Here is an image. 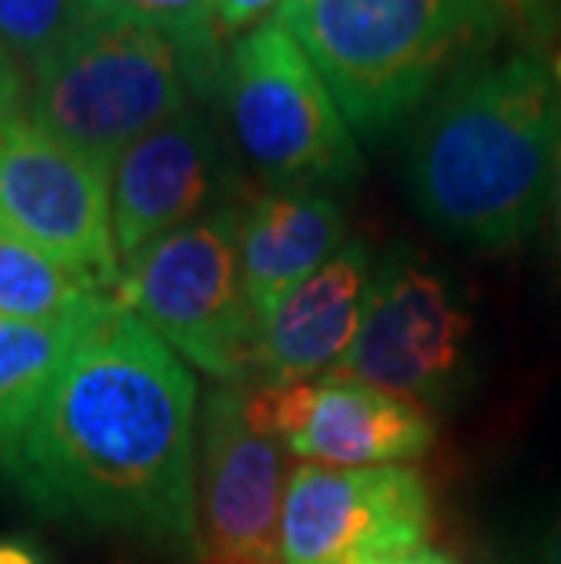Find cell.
I'll list each match as a JSON object with an SVG mask.
<instances>
[{
    "label": "cell",
    "mask_w": 561,
    "mask_h": 564,
    "mask_svg": "<svg viewBox=\"0 0 561 564\" xmlns=\"http://www.w3.org/2000/svg\"><path fill=\"white\" fill-rule=\"evenodd\" d=\"M273 19L362 139L412 121L460 66L504 44L474 0H284Z\"/></svg>",
    "instance_id": "cell-3"
},
{
    "label": "cell",
    "mask_w": 561,
    "mask_h": 564,
    "mask_svg": "<svg viewBox=\"0 0 561 564\" xmlns=\"http://www.w3.org/2000/svg\"><path fill=\"white\" fill-rule=\"evenodd\" d=\"M499 564H561V488L532 507V518L507 539Z\"/></svg>",
    "instance_id": "cell-20"
},
{
    "label": "cell",
    "mask_w": 561,
    "mask_h": 564,
    "mask_svg": "<svg viewBox=\"0 0 561 564\" xmlns=\"http://www.w3.org/2000/svg\"><path fill=\"white\" fill-rule=\"evenodd\" d=\"M26 106H30L26 66H22L15 52L0 41V128L26 117Z\"/></svg>",
    "instance_id": "cell-21"
},
{
    "label": "cell",
    "mask_w": 561,
    "mask_h": 564,
    "mask_svg": "<svg viewBox=\"0 0 561 564\" xmlns=\"http://www.w3.org/2000/svg\"><path fill=\"white\" fill-rule=\"evenodd\" d=\"M230 172L205 113L186 110L153 128L110 167V230L117 259L226 208Z\"/></svg>",
    "instance_id": "cell-12"
},
{
    "label": "cell",
    "mask_w": 561,
    "mask_h": 564,
    "mask_svg": "<svg viewBox=\"0 0 561 564\" xmlns=\"http://www.w3.org/2000/svg\"><path fill=\"white\" fill-rule=\"evenodd\" d=\"M241 212L219 208L121 262L114 303L142 321L183 365L219 382L256 368L259 328L241 278Z\"/></svg>",
    "instance_id": "cell-6"
},
{
    "label": "cell",
    "mask_w": 561,
    "mask_h": 564,
    "mask_svg": "<svg viewBox=\"0 0 561 564\" xmlns=\"http://www.w3.org/2000/svg\"><path fill=\"white\" fill-rule=\"evenodd\" d=\"M547 234H551L554 270L561 273V139H558V158H554V175H551V197H547Z\"/></svg>",
    "instance_id": "cell-23"
},
{
    "label": "cell",
    "mask_w": 561,
    "mask_h": 564,
    "mask_svg": "<svg viewBox=\"0 0 561 564\" xmlns=\"http://www.w3.org/2000/svg\"><path fill=\"white\" fill-rule=\"evenodd\" d=\"M284 0H216V26L219 33H248L259 22L278 15Z\"/></svg>",
    "instance_id": "cell-22"
},
{
    "label": "cell",
    "mask_w": 561,
    "mask_h": 564,
    "mask_svg": "<svg viewBox=\"0 0 561 564\" xmlns=\"http://www.w3.org/2000/svg\"><path fill=\"white\" fill-rule=\"evenodd\" d=\"M0 564H44V557L22 543H0Z\"/></svg>",
    "instance_id": "cell-25"
},
{
    "label": "cell",
    "mask_w": 561,
    "mask_h": 564,
    "mask_svg": "<svg viewBox=\"0 0 561 564\" xmlns=\"http://www.w3.org/2000/svg\"><path fill=\"white\" fill-rule=\"evenodd\" d=\"M91 321L30 324L0 317V455L26 430L44 393L52 390L58 368L66 365L69 350Z\"/></svg>",
    "instance_id": "cell-16"
},
{
    "label": "cell",
    "mask_w": 561,
    "mask_h": 564,
    "mask_svg": "<svg viewBox=\"0 0 561 564\" xmlns=\"http://www.w3.org/2000/svg\"><path fill=\"white\" fill-rule=\"evenodd\" d=\"M558 41H561V0H558Z\"/></svg>",
    "instance_id": "cell-27"
},
{
    "label": "cell",
    "mask_w": 561,
    "mask_h": 564,
    "mask_svg": "<svg viewBox=\"0 0 561 564\" xmlns=\"http://www.w3.org/2000/svg\"><path fill=\"white\" fill-rule=\"evenodd\" d=\"M88 19H121L139 26L161 30L186 44L201 63L223 74L219 55V26H216V0H85Z\"/></svg>",
    "instance_id": "cell-17"
},
{
    "label": "cell",
    "mask_w": 561,
    "mask_h": 564,
    "mask_svg": "<svg viewBox=\"0 0 561 564\" xmlns=\"http://www.w3.org/2000/svg\"><path fill=\"white\" fill-rule=\"evenodd\" d=\"M368 564H456L449 554L431 546H420V550H409V554H393V557H379V561H368Z\"/></svg>",
    "instance_id": "cell-24"
},
{
    "label": "cell",
    "mask_w": 561,
    "mask_h": 564,
    "mask_svg": "<svg viewBox=\"0 0 561 564\" xmlns=\"http://www.w3.org/2000/svg\"><path fill=\"white\" fill-rule=\"evenodd\" d=\"M561 91L543 55L510 47L460 66L412 117L404 189L420 219L482 256L521 248L547 215Z\"/></svg>",
    "instance_id": "cell-2"
},
{
    "label": "cell",
    "mask_w": 561,
    "mask_h": 564,
    "mask_svg": "<svg viewBox=\"0 0 561 564\" xmlns=\"http://www.w3.org/2000/svg\"><path fill=\"white\" fill-rule=\"evenodd\" d=\"M114 306V292L63 267L47 251L0 234V317L30 324L91 321Z\"/></svg>",
    "instance_id": "cell-15"
},
{
    "label": "cell",
    "mask_w": 561,
    "mask_h": 564,
    "mask_svg": "<svg viewBox=\"0 0 561 564\" xmlns=\"http://www.w3.org/2000/svg\"><path fill=\"white\" fill-rule=\"evenodd\" d=\"M373 273V248L346 241L314 278L281 299L259 328L256 368L267 382H300L339 371L362 328Z\"/></svg>",
    "instance_id": "cell-13"
},
{
    "label": "cell",
    "mask_w": 561,
    "mask_h": 564,
    "mask_svg": "<svg viewBox=\"0 0 561 564\" xmlns=\"http://www.w3.org/2000/svg\"><path fill=\"white\" fill-rule=\"evenodd\" d=\"M284 444L245 382H219L197 415V532L208 564H281Z\"/></svg>",
    "instance_id": "cell-8"
},
{
    "label": "cell",
    "mask_w": 561,
    "mask_h": 564,
    "mask_svg": "<svg viewBox=\"0 0 561 564\" xmlns=\"http://www.w3.org/2000/svg\"><path fill=\"white\" fill-rule=\"evenodd\" d=\"M252 415L295 459L317 466H404L431 452L434 423L427 408L368 382L328 371L300 382L248 387Z\"/></svg>",
    "instance_id": "cell-11"
},
{
    "label": "cell",
    "mask_w": 561,
    "mask_h": 564,
    "mask_svg": "<svg viewBox=\"0 0 561 564\" xmlns=\"http://www.w3.org/2000/svg\"><path fill=\"white\" fill-rule=\"evenodd\" d=\"M85 22V0H0V41L30 74Z\"/></svg>",
    "instance_id": "cell-18"
},
{
    "label": "cell",
    "mask_w": 561,
    "mask_h": 564,
    "mask_svg": "<svg viewBox=\"0 0 561 564\" xmlns=\"http://www.w3.org/2000/svg\"><path fill=\"white\" fill-rule=\"evenodd\" d=\"M431 491L412 466L289 470L281 507V564H368L427 546Z\"/></svg>",
    "instance_id": "cell-10"
},
{
    "label": "cell",
    "mask_w": 561,
    "mask_h": 564,
    "mask_svg": "<svg viewBox=\"0 0 561 564\" xmlns=\"http://www.w3.org/2000/svg\"><path fill=\"white\" fill-rule=\"evenodd\" d=\"M0 234L47 251L106 292L121 278L110 230V167L80 158L30 117L0 128Z\"/></svg>",
    "instance_id": "cell-9"
},
{
    "label": "cell",
    "mask_w": 561,
    "mask_h": 564,
    "mask_svg": "<svg viewBox=\"0 0 561 564\" xmlns=\"http://www.w3.org/2000/svg\"><path fill=\"white\" fill-rule=\"evenodd\" d=\"M474 317L449 270L409 245L376 262L357 339L339 371L420 408H445L474 379Z\"/></svg>",
    "instance_id": "cell-7"
},
{
    "label": "cell",
    "mask_w": 561,
    "mask_h": 564,
    "mask_svg": "<svg viewBox=\"0 0 561 564\" xmlns=\"http://www.w3.org/2000/svg\"><path fill=\"white\" fill-rule=\"evenodd\" d=\"M219 69L161 30L88 19L33 69L26 117L52 139L103 167L219 91Z\"/></svg>",
    "instance_id": "cell-4"
},
{
    "label": "cell",
    "mask_w": 561,
    "mask_h": 564,
    "mask_svg": "<svg viewBox=\"0 0 561 564\" xmlns=\"http://www.w3.org/2000/svg\"><path fill=\"white\" fill-rule=\"evenodd\" d=\"M241 278L256 328L346 245L343 204L325 189H267L241 212Z\"/></svg>",
    "instance_id": "cell-14"
},
{
    "label": "cell",
    "mask_w": 561,
    "mask_h": 564,
    "mask_svg": "<svg viewBox=\"0 0 561 564\" xmlns=\"http://www.w3.org/2000/svg\"><path fill=\"white\" fill-rule=\"evenodd\" d=\"M4 466L55 521L201 550L194 371L117 303L80 332Z\"/></svg>",
    "instance_id": "cell-1"
},
{
    "label": "cell",
    "mask_w": 561,
    "mask_h": 564,
    "mask_svg": "<svg viewBox=\"0 0 561 564\" xmlns=\"http://www.w3.org/2000/svg\"><path fill=\"white\" fill-rule=\"evenodd\" d=\"M504 41L543 55L558 41V0H474Z\"/></svg>",
    "instance_id": "cell-19"
},
{
    "label": "cell",
    "mask_w": 561,
    "mask_h": 564,
    "mask_svg": "<svg viewBox=\"0 0 561 564\" xmlns=\"http://www.w3.org/2000/svg\"><path fill=\"white\" fill-rule=\"evenodd\" d=\"M219 95L237 150L270 189L332 194L362 178V150L343 110L273 15L230 44Z\"/></svg>",
    "instance_id": "cell-5"
},
{
    "label": "cell",
    "mask_w": 561,
    "mask_h": 564,
    "mask_svg": "<svg viewBox=\"0 0 561 564\" xmlns=\"http://www.w3.org/2000/svg\"><path fill=\"white\" fill-rule=\"evenodd\" d=\"M543 63H547V69H551V77H554L558 91H561V41H554L551 47H547V52H543Z\"/></svg>",
    "instance_id": "cell-26"
}]
</instances>
